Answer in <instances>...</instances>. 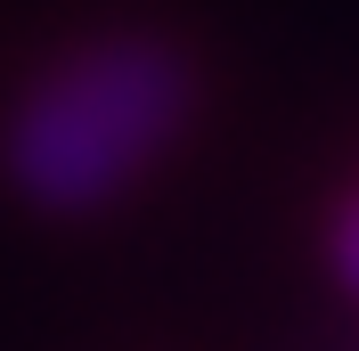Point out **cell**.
Returning <instances> with one entry per match:
<instances>
[{
	"label": "cell",
	"mask_w": 359,
	"mask_h": 351,
	"mask_svg": "<svg viewBox=\"0 0 359 351\" xmlns=\"http://www.w3.org/2000/svg\"><path fill=\"white\" fill-rule=\"evenodd\" d=\"M335 270H343V278L359 286V204L343 213V229H335Z\"/></svg>",
	"instance_id": "cell-2"
},
{
	"label": "cell",
	"mask_w": 359,
	"mask_h": 351,
	"mask_svg": "<svg viewBox=\"0 0 359 351\" xmlns=\"http://www.w3.org/2000/svg\"><path fill=\"white\" fill-rule=\"evenodd\" d=\"M188 114V74L163 41H107L57 66L8 131V172L33 204L82 213L131 188Z\"/></svg>",
	"instance_id": "cell-1"
}]
</instances>
